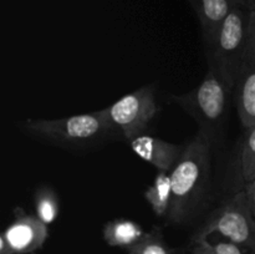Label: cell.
<instances>
[{"mask_svg": "<svg viewBox=\"0 0 255 254\" xmlns=\"http://www.w3.org/2000/svg\"><path fill=\"white\" fill-rule=\"evenodd\" d=\"M144 234L146 231L141 224L127 218H115L107 222L102 228V237L107 246L125 251L141 241Z\"/></svg>", "mask_w": 255, "mask_h": 254, "instance_id": "11", "label": "cell"}, {"mask_svg": "<svg viewBox=\"0 0 255 254\" xmlns=\"http://www.w3.org/2000/svg\"><path fill=\"white\" fill-rule=\"evenodd\" d=\"M144 199L157 218H166L172 203V181L169 172H157L153 182L144 192Z\"/></svg>", "mask_w": 255, "mask_h": 254, "instance_id": "12", "label": "cell"}, {"mask_svg": "<svg viewBox=\"0 0 255 254\" xmlns=\"http://www.w3.org/2000/svg\"><path fill=\"white\" fill-rule=\"evenodd\" d=\"M234 91L242 126L251 128L255 125V11H251L248 41Z\"/></svg>", "mask_w": 255, "mask_h": 254, "instance_id": "8", "label": "cell"}, {"mask_svg": "<svg viewBox=\"0 0 255 254\" xmlns=\"http://www.w3.org/2000/svg\"><path fill=\"white\" fill-rule=\"evenodd\" d=\"M243 6H246L249 11H255V0H242Z\"/></svg>", "mask_w": 255, "mask_h": 254, "instance_id": "18", "label": "cell"}, {"mask_svg": "<svg viewBox=\"0 0 255 254\" xmlns=\"http://www.w3.org/2000/svg\"><path fill=\"white\" fill-rule=\"evenodd\" d=\"M49 226L21 207L14 209V219L0 234V254H34L49 238Z\"/></svg>", "mask_w": 255, "mask_h": 254, "instance_id": "7", "label": "cell"}, {"mask_svg": "<svg viewBox=\"0 0 255 254\" xmlns=\"http://www.w3.org/2000/svg\"><path fill=\"white\" fill-rule=\"evenodd\" d=\"M21 126L35 138L67 148H85L117 136L101 110L60 119H27Z\"/></svg>", "mask_w": 255, "mask_h": 254, "instance_id": "2", "label": "cell"}, {"mask_svg": "<svg viewBox=\"0 0 255 254\" xmlns=\"http://www.w3.org/2000/svg\"><path fill=\"white\" fill-rule=\"evenodd\" d=\"M214 142L198 129L196 136L184 143L181 157L169 172L172 181V203L164 219L168 224L184 226L199 212L212 181V148Z\"/></svg>", "mask_w": 255, "mask_h": 254, "instance_id": "1", "label": "cell"}, {"mask_svg": "<svg viewBox=\"0 0 255 254\" xmlns=\"http://www.w3.org/2000/svg\"><path fill=\"white\" fill-rule=\"evenodd\" d=\"M251 11L237 5L219 26L213 45L206 52L208 69L233 91L246 52Z\"/></svg>", "mask_w": 255, "mask_h": 254, "instance_id": "4", "label": "cell"}, {"mask_svg": "<svg viewBox=\"0 0 255 254\" xmlns=\"http://www.w3.org/2000/svg\"><path fill=\"white\" fill-rule=\"evenodd\" d=\"M128 144L139 158L163 172L172 171L184 149V144L172 143L148 133L134 137Z\"/></svg>", "mask_w": 255, "mask_h": 254, "instance_id": "9", "label": "cell"}, {"mask_svg": "<svg viewBox=\"0 0 255 254\" xmlns=\"http://www.w3.org/2000/svg\"><path fill=\"white\" fill-rule=\"evenodd\" d=\"M158 111L153 85L139 87L101 110L115 133L128 142L139 134L147 133Z\"/></svg>", "mask_w": 255, "mask_h": 254, "instance_id": "6", "label": "cell"}, {"mask_svg": "<svg viewBox=\"0 0 255 254\" xmlns=\"http://www.w3.org/2000/svg\"><path fill=\"white\" fill-rule=\"evenodd\" d=\"M232 90L208 69L203 80L193 90L184 94H171L168 99L181 107L198 124L199 129L216 141L226 122Z\"/></svg>", "mask_w": 255, "mask_h": 254, "instance_id": "3", "label": "cell"}, {"mask_svg": "<svg viewBox=\"0 0 255 254\" xmlns=\"http://www.w3.org/2000/svg\"><path fill=\"white\" fill-rule=\"evenodd\" d=\"M127 254H181L182 252L171 248L164 241L161 227L153 226L149 232H146L143 238L134 246L126 249Z\"/></svg>", "mask_w": 255, "mask_h": 254, "instance_id": "14", "label": "cell"}, {"mask_svg": "<svg viewBox=\"0 0 255 254\" xmlns=\"http://www.w3.org/2000/svg\"><path fill=\"white\" fill-rule=\"evenodd\" d=\"M219 234L226 241L255 254V218L246 191L241 189L214 209L196 231L192 241Z\"/></svg>", "mask_w": 255, "mask_h": 254, "instance_id": "5", "label": "cell"}, {"mask_svg": "<svg viewBox=\"0 0 255 254\" xmlns=\"http://www.w3.org/2000/svg\"><path fill=\"white\" fill-rule=\"evenodd\" d=\"M243 189L246 191L247 196H248L249 203H251L252 212H253L254 218H255V179H254V181L249 182V183L244 184Z\"/></svg>", "mask_w": 255, "mask_h": 254, "instance_id": "17", "label": "cell"}, {"mask_svg": "<svg viewBox=\"0 0 255 254\" xmlns=\"http://www.w3.org/2000/svg\"><path fill=\"white\" fill-rule=\"evenodd\" d=\"M35 216L46 226L54 223L60 214V199L54 188L42 184L34 193Z\"/></svg>", "mask_w": 255, "mask_h": 254, "instance_id": "13", "label": "cell"}, {"mask_svg": "<svg viewBox=\"0 0 255 254\" xmlns=\"http://www.w3.org/2000/svg\"><path fill=\"white\" fill-rule=\"evenodd\" d=\"M239 169L244 184L255 179V125L246 129L241 147Z\"/></svg>", "mask_w": 255, "mask_h": 254, "instance_id": "15", "label": "cell"}, {"mask_svg": "<svg viewBox=\"0 0 255 254\" xmlns=\"http://www.w3.org/2000/svg\"><path fill=\"white\" fill-rule=\"evenodd\" d=\"M189 2L198 17L206 52L213 45L219 26L229 12L237 5H243L242 0H189Z\"/></svg>", "mask_w": 255, "mask_h": 254, "instance_id": "10", "label": "cell"}, {"mask_svg": "<svg viewBox=\"0 0 255 254\" xmlns=\"http://www.w3.org/2000/svg\"><path fill=\"white\" fill-rule=\"evenodd\" d=\"M189 254H252L229 241L211 242L209 238L191 241Z\"/></svg>", "mask_w": 255, "mask_h": 254, "instance_id": "16", "label": "cell"}, {"mask_svg": "<svg viewBox=\"0 0 255 254\" xmlns=\"http://www.w3.org/2000/svg\"><path fill=\"white\" fill-rule=\"evenodd\" d=\"M181 254H187V253H184V252H182V253Z\"/></svg>", "mask_w": 255, "mask_h": 254, "instance_id": "19", "label": "cell"}]
</instances>
